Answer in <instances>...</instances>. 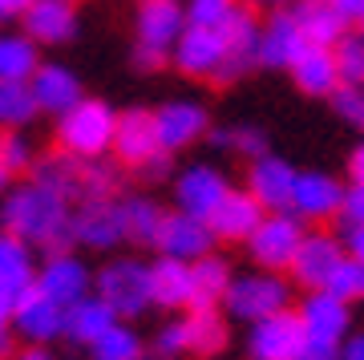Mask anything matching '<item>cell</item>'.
<instances>
[{
  "instance_id": "obj_1",
  "label": "cell",
  "mask_w": 364,
  "mask_h": 360,
  "mask_svg": "<svg viewBox=\"0 0 364 360\" xmlns=\"http://www.w3.org/2000/svg\"><path fill=\"white\" fill-rule=\"evenodd\" d=\"M69 219H73V198L37 179L16 182L0 194V231L28 247H45V251L73 247Z\"/></svg>"
},
{
  "instance_id": "obj_2",
  "label": "cell",
  "mask_w": 364,
  "mask_h": 360,
  "mask_svg": "<svg viewBox=\"0 0 364 360\" xmlns=\"http://www.w3.org/2000/svg\"><path fill=\"white\" fill-rule=\"evenodd\" d=\"M114 126L117 110L97 102V97H81L73 110L57 117V146L69 158H105L114 146Z\"/></svg>"
},
{
  "instance_id": "obj_3",
  "label": "cell",
  "mask_w": 364,
  "mask_h": 360,
  "mask_svg": "<svg viewBox=\"0 0 364 360\" xmlns=\"http://www.w3.org/2000/svg\"><path fill=\"white\" fill-rule=\"evenodd\" d=\"M93 296L105 300L114 308L117 320H138L154 308L150 300V263L134 255L109 259L97 275H93Z\"/></svg>"
},
{
  "instance_id": "obj_4",
  "label": "cell",
  "mask_w": 364,
  "mask_h": 360,
  "mask_svg": "<svg viewBox=\"0 0 364 360\" xmlns=\"http://www.w3.org/2000/svg\"><path fill=\"white\" fill-rule=\"evenodd\" d=\"M186 28V16H182V0H142L138 4V21H134V33H138V45H134V65L154 73L170 61V49L174 41L182 37Z\"/></svg>"
},
{
  "instance_id": "obj_5",
  "label": "cell",
  "mask_w": 364,
  "mask_h": 360,
  "mask_svg": "<svg viewBox=\"0 0 364 360\" xmlns=\"http://www.w3.org/2000/svg\"><path fill=\"white\" fill-rule=\"evenodd\" d=\"M287 308H291V283L279 271H243V275H231L227 296H223V312L243 324L267 320V316L287 312Z\"/></svg>"
},
{
  "instance_id": "obj_6",
  "label": "cell",
  "mask_w": 364,
  "mask_h": 360,
  "mask_svg": "<svg viewBox=\"0 0 364 360\" xmlns=\"http://www.w3.org/2000/svg\"><path fill=\"white\" fill-rule=\"evenodd\" d=\"M69 239L73 247H90V251H114L126 243V219H122V198H81L73 203V219H69Z\"/></svg>"
},
{
  "instance_id": "obj_7",
  "label": "cell",
  "mask_w": 364,
  "mask_h": 360,
  "mask_svg": "<svg viewBox=\"0 0 364 360\" xmlns=\"http://www.w3.org/2000/svg\"><path fill=\"white\" fill-rule=\"evenodd\" d=\"M304 239V223L287 211H267L259 219V227L247 235V255L255 259L259 271H279L284 275L296 259V247Z\"/></svg>"
},
{
  "instance_id": "obj_8",
  "label": "cell",
  "mask_w": 364,
  "mask_h": 360,
  "mask_svg": "<svg viewBox=\"0 0 364 360\" xmlns=\"http://www.w3.org/2000/svg\"><path fill=\"white\" fill-rule=\"evenodd\" d=\"M170 61L178 73L186 78H203V81H223V69L231 61V45L223 37V28H195L186 25L182 37L170 49Z\"/></svg>"
},
{
  "instance_id": "obj_9",
  "label": "cell",
  "mask_w": 364,
  "mask_h": 360,
  "mask_svg": "<svg viewBox=\"0 0 364 360\" xmlns=\"http://www.w3.org/2000/svg\"><path fill=\"white\" fill-rule=\"evenodd\" d=\"M33 287H37L41 296H49L53 304H61V308H73L77 300H85L93 292V271L90 263L77 255V251H49L45 263L37 268L33 275Z\"/></svg>"
},
{
  "instance_id": "obj_10",
  "label": "cell",
  "mask_w": 364,
  "mask_h": 360,
  "mask_svg": "<svg viewBox=\"0 0 364 360\" xmlns=\"http://www.w3.org/2000/svg\"><path fill=\"white\" fill-rule=\"evenodd\" d=\"M291 312H296L308 344H344V336L352 332V304L328 296L324 287L308 292L299 300V308H291Z\"/></svg>"
},
{
  "instance_id": "obj_11",
  "label": "cell",
  "mask_w": 364,
  "mask_h": 360,
  "mask_svg": "<svg viewBox=\"0 0 364 360\" xmlns=\"http://www.w3.org/2000/svg\"><path fill=\"white\" fill-rule=\"evenodd\" d=\"M227 194H231V179L210 162H195L174 179V211L195 215V219H210Z\"/></svg>"
},
{
  "instance_id": "obj_12",
  "label": "cell",
  "mask_w": 364,
  "mask_h": 360,
  "mask_svg": "<svg viewBox=\"0 0 364 360\" xmlns=\"http://www.w3.org/2000/svg\"><path fill=\"white\" fill-rule=\"evenodd\" d=\"M340 198H344V182H336L332 174H324V170H296L287 215H296L299 223H328L340 215Z\"/></svg>"
},
{
  "instance_id": "obj_13",
  "label": "cell",
  "mask_w": 364,
  "mask_h": 360,
  "mask_svg": "<svg viewBox=\"0 0 364 360\" xmlns=\"http://www.w3.org/2000/svg\"><path fill=\"white\" fill-rule=\"evenodd\" d=\"M154 114V134H158V146L166 150V154H178V150H191L195 142L207 138L210 129V114L207 105L198 102H166L158 105V110H150Z\"/></svg>"
},
{
  "instance_id": "obj_14",
  "label": "cell",
  "mask_w": 364,
  "mask_h": 360,
  "mask_svg": "<svg viewBox=\"0 0 364 360\" xmlns=\"http://www.w3.org/2000/svg\"><path fill=\"white\" fill-rule=\"evenodd\" d=\"M340 259H344L340 235H332V231H304V239H299V247H296V259H291L287 275H291L299 287L320 292V287L328 283V275L336 271Z\"/></svg>"
},
{
  "instance_id": "obj_15",
  "label": "cell",
  "mask_w": 364,
  "mask_h": 360,
  "mask_svg": "<svg viewBox=\"0 0 364 360\" xmlns=\"http://www.w3.org/2000/svg\"><path fill=\"white\" fill-rule=\"evenodd\" d=\"M158 255L182 259V263H195V259L210 255L215 251V235H210L207 219H195V215H182V211H166L162 215V227H158Z\"/></svg>"
},
{
  "instance_id": "obj_16",
  "label": "cell",
  "mask_w": 364,
  "mask_h": 360,
  "mask_svg": "<svg viewBox=\"0 0 364 360\" xmlns=\"http://www.w3.org/2000/svg\"><path fill=\"white\" fill-rule=\"evenodd\" d=\"M304 49H308V37L299 33L291 9H275L267 21H259L255 65H263V69H291Z\"/></svg>"
},
{
  "instance_id": "obj_17",
  "label": "cell",
  "mask_w": 364,
  "mask_h": 360,
  "mask_svg": "<svg viewBox=\"0 0 364 360\" xmlns=\"http://www.w3.org/2000/svg\"><path fill=\"white\" fill-rule=\"evenodd\" d=\"M109 154H117V162H122V166H130V170H142L150 158L166 154V150L158 146L154 114H150V110H126V114H117Z\"/></svg>"
},
{
  "instance_id": "obj_18",
  "label": "cell",
  "mask_w": 364,
  "mask_h": 360,
  "mask_svg": "<svg viewBox=\"0 0 364 360\" xmlns=\"http://www.w3.org/2000/svg\"><path fill=\"white\" fill-rule=\"evenodd\" d=\"M304 348V328L296 312H275L267 320H255L247 332V356L251 360H296Z\"/></svg>"
},
{
  "instance_id": "obj_19",
  "label": "cell",
  "mask_w": 364,
  "mask_h": 360,
  "mask_svg": "<svg viewBox=\"0 0 364 360\" xmlns=\"http://www.w3.org/2000/svg\"><path fill=\"white\" fill-rule=\"evenodd\" d=\"M13 332L25 336L28 344H53L65 336V308L41 296L37 287H28L13 304Z\"/></svg>"
},
{
  "instance_id": "obj_20",
  "label": "cell",
  "mask_w": 364,
  "mask_h": 360,
  "mask_svg": "<svg viewBox=\"0 0 364 360\" xmlns=\"http://www.w3.org/2000/svg\"><path fill=\"white\" fill-rule=\"evenodd\" d=\"M28 93H33V102H37V114H53V117H61L65 110H73V105L85 97L81 78L69 65H57V61L37 65V73L28 78Z\"/></svg>"
},
{
  "instance_id": "obj_21",
  "label": "cell",
  "mask_w": 364,
  "mask_h": 360,
  "mask_svg": "<svg viewBox=\"0 0 364 360\" xmlns=\"http://www.w3.org/2000/svg\"><path fill=\"white\" fill-rule=\"evenodd\" d=\"M291 182H296V166H291L287 158L272 154V150L259 154V158H251L247 194L263 206V211H287V203H291Z\"/></svg>"
},
{
  "instance_id": "obj_22",
  "label": "cell",
  "mask_w": 364,
  "mask_h": 360,
  "mask_svg": "<svg viewBox=\"0 0 364 360\" xmlns=\"http://www.w3.org/2000/svg\"><path fill=\"white\" fill-rule=\"evenodd\" d=\"M25 37L33 45H65L77 33V13H73V0H33L25 13Z\"/></svg>"
},
{
  "instance_id": "obj_23",
  "label": "cell",
  "mask_w": 364,
  "mask_h": 360,
  "mask_svg": "<svg viewBox=\"0 0 364 360\" xmlns=\"http://www.w3.org/2000/svg\"><path fill=\"white\" fill-rule=\"evenodd\" d=\"M267 215L247 191H235L215 206V215H210V235H215V243H247V235L259 227V219Z\"/></svg>"
},
{
  "instance_id": "obj_24",
  "label": "cell",
  "mask_w": 364,
  "mask_h": 360,
  "mask_svg": "<svg viewBox=\"0 0 364 360\" xmlns=\"http://www.w3.org/2000/svg\"><path fill=\"white\" fill-rule=\"evenodd\" d=\"M287 73H291V81H296V90L308 93V97H332V93L340 90L336 53L324 49V45H308Z\"/></svg>"
},
{
  "instance_id": "obj_25",
  "label": "cell",
  "mask_w": 364,
  "mask_h": 360,
  "mask_svg": "<svg viewBox=\"0 0 364 360\" xmlns=\"http://www.w3.org/2000/svg\"><path fill=\"white\" fill-rule=\"evenodd\" d=\"M150 300H154V308L166 312L191 308V263L158 255L150 263Z\"/></svg>"
},
{
  "instance_id": "obj_26",
  "label": "cell",
  "mask_w": 364,
  "mask_h": 360,
  "mask_svg": "<svg viewBox=\"0 0 364 360\" xmlns=\"http://www.w3.org/2000/svg\"><path fill=\"white\" fill-rule=\"evenodd\" d=\"M114 324H117L114 308L90 292V296L77 300L73 308H65V340L69 344H77V348H93L109 328H114Z\"/></svg>"
},
{
  "instance_id": "obj_27",
  "label": "cell",
  "mask_w": 364,
  "mask_h": 360,
  "mask_svg": "<svg viewBox=\"0 0 364 360\" xmlns=\"http://www.w3.org/2000/svg\"><path fill=\"white\" fill-rule=\"evenodd\" d=\"M291 16H296L299 33L308 37V45H324V49H336V41L352 28L328 0H296Z\"/></svg>"
},
{
  "instance_id": "obj_28",
  "label": "cell",
  "mask_w": 364,
  "mask_h": 360,
  "mask_svg": "<svg viewBox=\"0 0 364 360\" xmlns=\"http://www.w3.org/2000/svg\"><path fill=\"white\" fill-rule=\"evenodd\" d=\"M231 275H235L231 263L223 255H215V251L195 259V263H191V308H223V296H227Z\"/></svg>"
},
{
  "instance_id": "obj_29",
  "label": "cell",
  "mask_w": 364,
  "mask_h": 360,
  "mask_svg": "<svg viewBox=\"0 0 364 360\" xmlns=\"http://www.w3.org/2000/svg\"><path fill=\"white\" fill-rule=\"evenodd\" d=\"M33 275H37L33 247L0 231V292L16 304V296H25L28 287H33Z\"/></svg>"
},
{
  "instance_id": "obj_30",
  "label": "cell",
  "mask_w": 364,
  "mask_h": 360,
  "mask_svg": "<svg viewBox=\"0 0 364 360\" xmlns=\"http://www.w3.org/2000/svg\"><path fill=\"white\" fill-rule=\"evenodd\" d=\"M186 320V344H191V356H219L223 348H227V316L219 308H191V316H182Z\"/></svg>"
},
{
  "instance_id": "obj_31",
  "label": "cell",
  "mask_w": 364,
  "mask_h": 360,
  "mask_svg": "<svg viewBox=\"0 0 364 360\" xmlns=\"http://www.w3.org/2000/svg\"><path fill=\"white\" fill-rule=\"evenodd\" d=\"M162 206L150 194H130L122 198V219H126V243L134 247H154L158 243V227H162Z\"/></svg>"
},
{
  "instance_id": "obj_32",
  "label": "cell",
  "mask_w": 364,
  "mask_h": 360,
  "mask_svg": "<svg viewBox=\"0 0 364 360\" xmlns=\"http://www.w3.org/2000/svg\"><path fill=\"white\" fill-rule=\"evenodd\" d=\"M41 65V45L25 33H0V81H28Z\"/></svg>"
},
{
  "instance_id": "obj_33",
  "label": "cell",
  "mask_w": 364,
  "mask_h": 360,
  "mask_svg": "<svg viewBox=\"0 0 364 360\" xmlns=\"http://www.w3.org/2000/svg\"><path fill=\"white\" fill-rule=\"evenodd\" d=\"M207 138H210V146L243 154V158H259L272 150V142H267V134L259 126H210Z\"/></svg>"
},
{
  "instance_id": "obj_34",
  "label": "cell",
  "mask_w": 364,
  "mask_h": 360,
  "mask_svg": "<svg viewBox=\"0 0 364 360\" xmlns=\"http://www.w3.org/2000/svg\"><path fill=\"white\" fill-rule=\"evenodd\" d=\"M93 360H146V340L138 336V328H130L126 320H117L109 332L90 348Z\"/></svg>"
},
{
  "instance_id": "obj_35",
  "label": "cell",
  "mask_w": 364,
  "mask_h": 360,
  "mask_svg": "<svg viewBox=\"0 0 364 360\" xmlns=\"http://www.w3.org/2000/svg\"><path fill=\"white\" fill-rule=\"evenodd\" d=\"M37 117L28 81H0V129H25Z\"/></svg>"
},
{
  "instance_id": "obj_36",
  "label": "cell",
  "mask_w": 364,
  "mask_h": 360,
  "mask_svg": "<svg viewBox=\"0 0 364 360\" xmlns=\"http://www.w3.org/2000/svg\"><path fill=\"white\" fill-rule=\"evenodd\" d=\"M33 162L37 154H33V142L25 138V129H0V170L9 179H21L33 170Z\"/></svg>"
},
{
  "instance_id": "obj_37",
  "label": "cell",
  "mask_w": 364,
  "mask_h": 360,
  "mask_svg": "<svg viewBox=\"0 0 364 360\" xmlns=\"http://www.w3.org/2000/svg\"><path fill=\"white\" fill-rule=\"evenodd\" d=\"M336 69H340V85L364 90V37L360 33H344L336 41Z\"/></svg>"
},
{
  "instance_id": "obj_38",
  "label": "cell",
  "mask_w": 364,
  "mask_h": 360,
  "mask_svg": "<svg viewBox=\"0 0 364 360\" xmlns=\"http://www.w3.org/2000/svg\"><path fill=\"white\" fill-rule=\"evenodd\" d=\"M324 292H328V296H336V300H344V304H356V300H364V263H356V259L344 255V259L336 263V271L328 275Z\"/></svg>"
},
{
  "instance_id": "obj_39",
  "label": "cell",
  "mask_w": 364,
  "mask_h": 360,
  "mask_svg": "<svg viewBox=\"0 0 364 360\" xmlns=\"http://www.w3.org/2000/svg\"><path fill=\"white\" fill-rule=\"evenodd\" d=\"M243 0H182V16L195 28H223Z\"/></svg>"
},
{
  "instance_id": "obj_40",
  "label": "cell",
  "mask_w": 364,
  "mask_h": 360,
  "mask_svg": "<svg viewBox=\"0 0 364 360\" xmlns=\"http://www.w3.org/2000/svg\"><path fill=\"white\" fill-rule=\"evenodd\" d=\"M146 348H154V360H182V356H191V344H186V320H166Z\"/></svg>"
},
{
  "instance_id": "obj_41",
  "label": "cell",
  "mask_w": 364,
  "mask_h": 360,
  "mask_svg": "<svg viewBox=\"0 0 364 360\" xmlns=\"http://www.w3.org/2000/svg\"><path fill=\"white\" fill-rule=\"evenodd\" d=\"M332 110H336V117H344L352 129H360V138H364V90H352V85H340L332 97Z\"/></svg>"
},
{
  "instance_id": "obj_42",
  "label": "cell",
  "mask_w": 364,
  "mask_h": 360,
  "mask_svg": "<svg viewBox=\"0 0 364 360\" xmlns=\"http://www.w3.org/2000/svg\"><path fill=\"white\" fill-rule=\"evenodd\" d=\"M344 227H360L364 223V182H348L344 186V198H340V215Z\"/></svg>"
},
{
  "instance_id": "obj_43",
  "label": "cell",
  "mask_w": 364,
  "mask_h": 360,
  "mask_svg": "<svg viewBox=\"0 0 364 360\" xmlns=\"http://www.w3.org/2000/svg\"><path fill=\"white\" fill-rule=\"evenodd\" d=\"M340 247H344V255H348V259L364 263V223H360V227H344V235H340Z\"/></svg>"
},
{
  "instance_id": "obj_44",
  "label": "cell",
  "mask_w": 364,
  "mask_h": 360,
  "mask_svg": "<svg viewBox=\"0 0 364 360\" xmlns=\"http://www.w3.org/2000/svg\"><path fill=\"white\" fill-rule=\"evenodd\" d=\"M9 344H13V300L0 292V356L9 352Z\"/></svg>"
},
{
  "instance_id": "obj_45",
  "label": "cell",
  "mask_w": 364,
  "mask_h": 360,
  "mask_svg": "<svg viewBox=\"0 0 364 360\" xmlns=\"http://www.w3.org/2000/svg\"><path fill=\"white\" fill-rule=\"evenodd\" d=\"M296 360H340V344H308L304 340Z\"/></svg>"
},
{
  "instance_id": "obj_46",
  "label": "cell",
  "mask_w": 364,
  "mask_h": 360,
  "mask_svg": "<svg viewBox=\"0 0 364 360\" xmlns=\"http://www.w3.org/2000/svg\"><path fill=\"white\" fill-rule=\"evenodd\" d=\"M328 4H332L348 25H364V0H328Z\"/></svg>"
},
{
  "instance_id": "obj_47",
  "label": "cell",
  "mask_w": 364,
  "mask_h": 360,
  "mask_svg": "<svg viewBox=\"0 0 364 360\" xmlns=\"http://www.w3.org/2000/svg\"><path fill=\"white\" fill-rule=\"evenodd\" d=\"M340 360H364V332L344 336V344H340Z\"/></svg>"
},
{
  "instance_id": "obj_48",
  "label": "cell",
  "mask_w": 364,
  "mask_h": 360,
  "mask_svg": "<svg viewBox=\"0 0 364 360\" xmlns=\"http://www.w3.org/2000/svg\"><path fill=\"white\" fill-rule=\"evenodd\" d=\"M142 174H146L150 182H154V179H166V174H170V154H158V158H150V162L142 166Z\"/></svg>"
},
{
  "instance_id": "obj_49",
  "label": "cell",
  "mask_w": 364,
  "mask_h": 360,
  "mask_svg": "<svg viewBox=\"0 0 364 360\" xmlns=\"http://www.w3.org/2000/svg\"><path fill=\"white\" fill-rule=\"evenodd\" d=\"M348 182H364V138H360V146L348 154Z\"/></svg>"
},
{
  "instance_id": "obj_50",
  "label": "cell",
  "mask_w": 364,
  "mask_h": 360,
  "mask_svg": "<svg viewBox=\"0 0 364 360\" xmlns=\"http://www.w3.org/2000/svg\"><path fill=\"white\" fill-rule=\"evenodd\" d=\"M33 0H0V21H21V13H25Z\"/></svg>"
},
{
  "instance_id": "obj_51",
  "label": "cell",
  "mask_w": 364,
  "mask_h": 360,
  "mask_svg": "<svg viewBox=\"0 0 364 360\" xmlns=\"http://www.w3.org/2000/svg\"><path fill=\"white\" fill-rule=\"evenodd\" d=\"M9 360H57V356H53L45 344H28V348H21V352H13Z\"/></svg>"
},
{
  "instance_id": "obj_52",
  "label": "cell",
  "mask_w": 364,
  "mask_h": 360,
  "mask_svg": "<svg viewBox=\"0 0 364 360\" xmlns=\"http://www.w3.org/2000/svg\"><path fill=\"white\" fill-rule=\"evenodd\" d=\"M251 4H267V9H287V4H296V0H251Z\"/></svg>"
},
{
  "instance_id": "obj_53",
  "label": "cell",
  "mask_w": 364,
  "mask_h": 360,
  "mask_svg": "<svg viewBox=\"0 0 364 360\" xmlns=\"http://www.w3.org/2000/svg\"><path fill=\"white\" fill-rule=\"evenodd\" d=\"M9 182H13V179H9V174H4V170H0V194L9 191Z\"/></svg>"
},
{
  "instance_id": "obj_54",
  "label": "cell",
  "mask_w": 364,
  "mask_h": 360,
  "mask_svg": "<svg viewBox=\"0 0 364 360\" xmlns=\"http://www.w3.org/2000/svg\"><path fill=\"white\" fill-rule=\"evenodd\" d=\"M356 33H360V37H364V25H356Z\"/></svg>"
}]
</instances>
